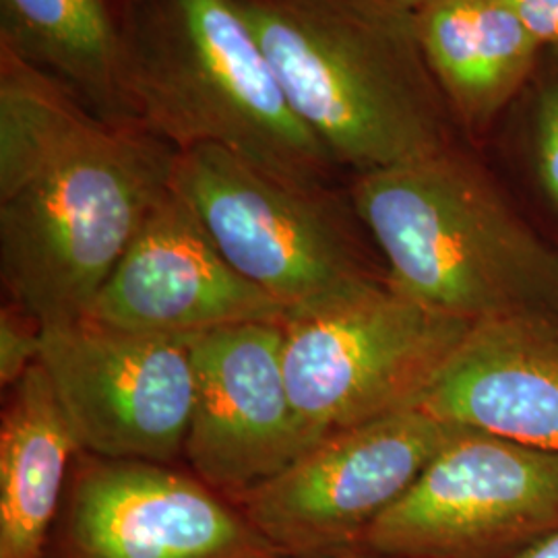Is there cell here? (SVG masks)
<instances>
[{
  "mask_svg": "<svg viewBox=\"0 0 558 558\" xmlns=\"http://www.w3.org/2000/svg\"><path fill=\"white\" fill-rule=\"evenodd\" d=\"M544 48H558V0H511Z\"/></svg>",
  "mask_w": 558,
  "mask_h": 558,
  "instance_id": "cell-19",
  "label": "cell"
},
{
  "mask_svg": "<svg viewBox=\"0 0 558 558\" xmlns=\"http://www.w3.org/2000/svg\"><path fill=\"white\" fill-rule=\"evenodd\" d=\"M416 20L424 57L459 137L482 151L546 48L511 0H433Z\"/></svg>",
  "mask_w": 558,
  "mask_h": 558,
  "instance_id": "cell-14",
  "label": "cell"
},
{
  "mask_svg": "<svg viewBox=\"0 0 558 558\" xmlns=\"http://www.w3.org/2000/svg\"><path fill=\"white\" fill-rule=\"evenodd\" d=\"M283 368L311 439L418 408L470 331L373 283L288 315Z\"/></svg>",
  "mask_w": 558,
  "mask_h": 558,
  "instance_id": "cell-6",
  "label": "cell"
},
{
  "mask_svg": "<svg viewBox=\"0 0 558 558\" xmlns=\"http://www.w3.org/2000/svg\"><path fill=\"white\" fill-rule=\"evenodd\" d=\"M393 2H398L401 7H405V9L414 11V13H418L420 9H424V7L430 4L433 0H393Z\"/></svg>",
  "mask_w": 558,
  "mask_h": 558,
  "instance_id": "cell-21",
  "label": "cell"
},
{
  "mask_svg": "<svg viewBox=\"0 0 558 558\" xmlns=\"http://www.w3.org/2000/svg\"><path fill=\"white\" fill-rule=\"evenodd\" d=\"M9 391L0 420V558H48L81 449L40 362Z\"/></svg>",
  "mask_w": 558,
  "mask_h": 558,
  "instance_id": "cell-16",
  "label": "cell"
},
{
  "mask_svg": "<svg viewBox=\"0 0 558 558\" xmlns=\"http://www.w3.org/2000/svg\"><path fill=\"white\" fill-rule=\"evenodd\" d=\"M288 315L286 306L223 259L193 207L172 186L85 317L147 336L197 338L244 323H283Z\"/></svg>",
  "mask_w": 558,
  "mask_h": 558,
  "instance_id": "cell-12",
  "label": "cell"
},
{
  "mask_svg": "<svg viewBox=\"0 0 558 558\" xmlns=\"http://www.w3.org/2000/svg\"><path fill=\"white\" fill-rule=\"evenodd\" d=\"M327 558H387V557H377V555H366V553H350V555H339V557H327Z\"/></svg>",
  "mask_w": 558,
  "mask_h": 558,
  "instance_id": "cell-22",
  "label": "cell"
},
{
  "mask_svg": "<svg viewBox=\"0 0 558 558\" xmlns=\"http://www.w3.org/2000/svg\"><path fill=\"white\" fill-rule=\"evenodd\" d=\"M458 428L420 405L343 428L232 500L281 558L359 553Z\"/></svg>",
  "mask_w": 558,
  "mask_h": 558,
  "instance_id": "cell-8",
  "label": "cell"
},
{
  "mask_svg": "<svg viewBox=\"0 0 558 558\" xmlns=\"http://www.w3.org/2000/svg\"><path fill=\"white\" fill-rule=\"evenodd\" d=\"M420 408L459 428L558 456V320L470 327Z\"/></svg>",
  "mask_w": 558,
  "mask_h": 558,
  "instance_id": "cell-13",
  "label": "cell"
},
{
  "mask_svg": "<svg viewBox=\"0 0 558 558\" xmlns=\"http://www.w3.org/2000/svg\"><path fill=\"white\" fill-rule=\"evenodd\" d=\"M482 154L558 248V48L544 50Z\"/></svg>",
  "mask_w": 558,
  "mask_h": 558,
  "instance_id": "cell-17",
  "label": "cell"
},
{
  "mask_svg": "<svg viewBox=\"0 0 558 558\" xmlns=\"http://www.w3.org/2000/svg\"><path fill=\"white\" fill-rule=\"evenodd\" d=\"M195 403L182 458L223 497L274 478L315 440L290 396L281 323H244L191 341Z\"/></svg>",
  "mask_w": 558,
  "mask_h": 558,
  "instance_id": "cell-11",
  "label": "cell"
},
{
  "mask_svg": "<svg viewBox=\"0 0 558 558\" xmlns=\"http://www.w3.org/2000/svg\"><path fill=\"white\" fill-rule=\"evenodd\" d=\"M124 85L137 124L177 151L218 145L313 186L345 174L286 100L236 0H133Z\"/></svg>",
  "mask_w": 558,
  "mask_h": 558,
  "instance_id": "cell-4",
  "label": "cell"
},
{
  "mask_svg": "<svg viewBox=\"0 0 558 558\" xmlns=\"http://www.w3.org/2000/svg\"><path fill=\"white\" fill-rule=\"evenodd\" d=\"M177 149L147 129L85 112L0 193V278L41 327L81 319L151 209Z\"/></svg>",
  "mask_w": 558,
  "mask_h": 558,
  "instance_id": "cell-3",
  "label": "cell"
},
{
  "mask_svg": "<svg viewBox=\"0 0 558 558\" xmlns=\"http://www.w3.org/2000/svg\"><path fill=\"white\" fill-rule=\"evenodd\" d=\"M48 558H281L239 505L172 463L71 465Z\"/></svg>",
  "mask_w": 558,
  "mask_h": 558,
  "instance_id": "cell-10",
  "label": "cell"
},
{
  "mask_svg": "<svg viewBox=\"0 0 558 558\" xmlns=\"http://www.w3.org/2000/svg\"><path fill=\"white\" fill-rule=\"evenodd\" d=\"M172 186L242 278L299 313L387 283L348 184L279 179L218 145L177 154Z\"/></svg>",
  "mask_w": 558,
  "mask_h": 558,
  "instance_id": "cell-5",
  "label": "cell"
},
{
  "mask_svg": "<svg viewBox=\"0 0 558 558\" xmlns=\"http://www.w3.org/2000/svg\"><path fill=\"white\" fill-rule=\"evenodd\" d=\"M518 558H558V532L550 534L548 538L539 539L532 548H527Z\"/></svg>",
  "mask_w": 558,
  "mask_h": 558,
  "instance_id": "cell-20",
  "label": "cell"
},
{
  "mask_svg": "<svg viewBox=\"0 0 558 558\" xmlns=\"http://www.w3.org/2000/svg\"><path fill=\"white\" fill-rule=\"evenodd\" d=\"M304 126L359 177L458 141L416 13L393 0H236Z\"/></svg>",
  "mask_w": 558,
  "mask_h": 558,
  "instance_id": "cell-2",
  "label": "cell"
},
{
  "mask_svg": "<svg viewBox=\"0 0 558 558\" xmlns=\"http://www.w3.org/2000/svg\"><path fill=\"white\" fill-rule=\"evenodd\" d=\"M558 532V456L458 428L362 539L387 558H518Z\"/></svg>",
  "mask_w": 558,
  "mask_h": 558,
  "instance_id": "cell-7",
  "label": "cell"
},
{
  "mask_svg": "<svg viewBox=\"0 0 558 558\" xmlns=\"http://www.w3.org/2000/svg\"><path fill=\"white\" fill-rule=\"evenodd\" d=\"M41 323L9 300L0 311V385L15 387L40 362Z\"/></svg>",
  "mask_w": 558,
  "mask_h": 558,
  "instance_id": "cell-18",
  "label": "cell"
},
{
  "mask_svg": "<svg viewBox=\"0 0 558 558\" xmlns=\"http://www.w3.org/2000/svg\"><path fill=\"white\" fill-rule=\"evenodd\" d=\"M191 341L94 317L41 327V368L81 451L174 465L195 403Z\"/></svg>",
  "mask_w": 558,
  "mask_h": 558,
  "instance_id": "cell-9",
  "label": "cell"
},
{
  "mask_svg": "<svg viewBox=\"0 0 558 558\" xmlns=\"http://www.w3.org/2000/svg\"><path fill=\"white\" fill-rule=\"evenodd\" d=\"M131 4L0 0V46L59 81L94 117L131 126L137 124L124 85Z\"/></svg>",
  "mask_w": 558,
  "mask_h": 558,
  "instance_id": "cell-15",
  "label": "cell"
},
{
  "mask_svg": "<svg viewBox=\"0 0 558 558\" xmlns=\"http://www.w3.org/2000/svg\"><path fill=\"white\" fill-rule=\"evenodd\" d=\"M348 191L399 296L470 327L558 320V248L470 143L350 177Z\"/></svg>",
  "mask_w": 558,
  "mask_h": 558,
  "instance_id": "cell-1",
  "label": "cell"
}]
</instances>
